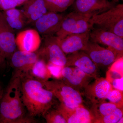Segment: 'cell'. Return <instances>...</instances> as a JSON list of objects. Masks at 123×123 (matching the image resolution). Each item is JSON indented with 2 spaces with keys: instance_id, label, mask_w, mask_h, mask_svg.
Here are the masks:
<instances>
[{
  "instance_id": "f546056e",
  "label": "cell",
  "mask_w": 123,
  "mask_h": 123,
  "mask_svg": "<svg viewBox=\"0 0 123 123\" xmlns=\"http://www.w3.org/2000/svg\"><path fill=\"white\" fill-rule=\"evenodd\" d=\"M0 1L1 6L5 10L14 8L18 6L15 0H0Z\"/></svg>"
},
{
  "instance_id": "e0dca14e",
  "label": "cell",
  "mask_w": 123,
  "mask_h": 123,
  "mask_svg": "<svg viewBox=\"0 0 123 123\" xmlns=\"http://www.w3.org/2000/svg\"><path fill=\"white\" fill-rule=\"evenodd\" d=\"M89 32L69 35L60 39L57 38L64 53L67 55L82 50L89 40Z\"/></svg>"
},
{
  "instance_id": "9a60e30c",
  "label": "cell",
  "mask_w": 123,
  "mask_h": 123,
  "mask_svg": "<svg viewBox=\"0 0 123 123\" xmlns=\"http://www.w3.org/2000/svg\"><path fill=\"white\" fill-rule=\"evenodd\" d=\"M64 15L48 11L35 21V26L40 34L47 36H52L59 31Z\"/></svg>"
},
{
  "instance_id": "d590c367",
  "label": "cell",
  "mask_w": 123,
  "mask_h": 123,
  "mask_svg": "<svg viewBox=\"0 0 123 123\" xmlns=\"http://www.w3.org/2000/svg\"><path fill=\"white\" fill-rule=\"evenodd\" d=\"M108 0L112 1L117 3V2H119V0Z\"/></svg>"
},
{
  "instance_id": "52a82bcc",
  "label": "cell",
  "mask_w": 123,
  "mask_h": 123,
  "mask_svg": "<svg viewBox=\"0 0 123 123\" xmlns=\"http://www.w3.org/2000/svg\"><path fill=\"white\" fill-rule=\"evenodd\" d=\"M90 40L92 42L107 46L119 57L123 56V38L112 32L98 28L90 31Z\"/></svg>"
},
{
  "instance_id": "d6a6232c",
  "label": "cell",
  "mask_w": 123,
  "mask_h": 123,
  "mask_svg": "<svg viewBox=\"0 0 123 123\" xmlns=\"http://www.w3.org/2000/svg\"><path fill=\"white\" fill-rule=\"evenodd\" d=\"M3 95V90H2L1 85L0 84V103L1 99H2Z\"/></svg>"
},
{
  "instance_id": "7402d4cb",
  "label": "cell",
  "mask_w": 123,
  "mask_h": 123,
  "mask_svg": "<svg viewBox=\"0 0 123 123\" xmlns=\"http://www.w3.org/2000/svg\"><path fill=\"white\" fill-rule=\"evenodd\" d=\"M48 11L62 12L73 5L75 0H43Z\"/></svg>"
},
{
  "instance_id": "ffe728a7",
  "label": "cell",
  "mask_w": 123,
  "mask_h": 123,
  "mask_svg": "<svg viewBox=\"0 0 123 123\" xmlns=\"http://www.w3.org/2000/svg\"><path fill=\"white\" fill-rule=\"evenodd\" d=\"M26 76L33 78L42 82L52 78L47 67V62L40 57L33 64Z\"/></svg>"
},
{
  "instance_id": "ac0fdd59",
  "label": "cell",
  "mask_w": 123,
  "mask_h": 123,
  "mask_svg": "<svg viewBox=\"0 0 123 123\" xmlns=\"http://www.w3.org/2000/svg\"><path fill=\"white\" fill-rule=\"evenodd\" d=\"M15 42L20 50L35 52L39 48L41 39L37 30L29 29L18 33L15 38Z\"/></svg>"
},
{
  "instance_id": "7c38bea8",
  "label": "cell",
  "mask_w": 123,
  "mask_h": 123,
  "mask_svg": "<svg viewBox=\"0 0 123 123\" xmlns=\"http://www.w3.org/2000/svg\"><path fill=\"white\" fill-rule=\"evenodd\" d=\"M62 75V79L66 84L80 92L83 91L92 79H94L82 70L72 66H64Z\"/></svg>"
},
{
  "instance_id": "5bb4252c",
  "label": "cell",
  "mask_w": 123,
  "mask_h": 123,
  "mask_svg": "<svg viewBox=\"0 0 123 123\" xmlns=\"http://www.w3.org/2000/svg\"><path fill=\"white\" fill-rule=\"evenodd\" d=\"M0 46L6 59L10 58L17 46L13 29L10 26L4 13H0Z\"/></svg>"
},
{
  "instance_id": "e575fe53",
  "label": "cell",
  "mask_w": 123,
  "mask_h": 123,
  "mask_svg": "<svg viewBox=\"0 0 123 123\" xmlns=\"http://www.w3.org/2000/svg\"><path fill=\"white\" fill-rule=\"evenodd\" d=\"M123 117H122L120 119V120H119L118 121V123H123Z\"/></svg>"
},
{
  "instance_id": "484cf974",
  "label": "cell",
  "mask_w": 123,
  "mask_h": 123,
  "mask_svg": "<svg viewBox=\"0 0 123 123\" xmlns=\"http://www.w3.org/2000/svg\"><path fill=\"white\" fill-rule=\"evenodd\" d=\"M47 67L52 78L56 79H62V71L64 67L54 64L50 62L47 63Z\"/></svg>"
},
{
  "instance_id": "4dcf8cb0",
  "label": "cell",
  "mask_w": 123,
  "mask_h": 123,
  "mask_svg": "<svg viewBox=\"0 0 123 123\" xmlns=\"http://www.w3.org/2000/svg\"><path fill=\"white\" fill-rule=\"evenodd\" d=\"M111 84L113 89L123 91V77L114 79Z\"/></svg>"
},
{
  "instance_id": "8fae6325",
  "label": "cell",
  "mask_w": 123,
  "mask_h": 123,
  "mask_svg": "<svg viewBox=\"0 0 123 123\" xmlns=\"http://www.w3.org/2000/svg\"><path fill=\"white\" fill-rule=\"evenodd\" d=\"M66 57L65 66L77 68L94 79L100 77L99 69L84 51L76 52L67 55Z\"/></svg>"
},
{
  "instance_id": "8d00e7d4",
  "label": "cell",
  "mask_w": 123,
  "mask_h": 123,
  "mask_svg": "<svg viewBox=\"0 0 123 123\" xmlns=\"http://www.w3.org/2000/svg\"><path fill=\"white\" fill-rule=\"evenodd\" d=\"M1 5V1H0V5Z\"/></svg>"
},
{
  "instance_id": "4316f807",
  "label": "cell",
  "mask_w": 123,
  "mask_h": 123,
  "mask_svg": "<svg viewBox=\"0 0 123 123\" xmlns=\"http://www.w3.org/2000/svg\"><path fill=\"white\" fill-rule=\"evenodd\" d=\"M4 15L8 24L12 29L20 30L24 26L25 24L24 20L18 18L6 16L4 14Z\"/></svg>"
},
{
  "instance_id": "9c48e42d",
  "label": "cell",
  "mask_w": 123,
  "mask_h": 123,
  "mask_svg": "<svg viewBox=\"0 0 123 123\" xmlns=\"http://www.w3.org/2000/svg\"><path fill=\"white\" fill-rule=\"evenodd\" d=\"M36 52L19 50L14 52L10 57L11 65L15 69L14 75L21 78L27 76L31 67L40 57L39 52Z\"/></svg>"
},
{
  "instance_id": "d6986e66",
  "label": "cell",
  "mask_w": 123,
  "mask_h": 123,
  "mask_svg": "<svg viewBox=\"0 0 123 123\" xmlns=\"http://www.w3.org/2000/svg\"><path fill=\"white\" fill-rule=\"evenodd\" d=\"M30 21H36L48 11L43 0H31L27 3L22 11Z\"/></svg>"
},
{
  "instance_id": "83f0119b",
  "label": "cell",
  "mask_w": 123,
  "mask_h": 123,
  "mask_svg": "<svg viewBox=\"0 0 123 123\" xmlns=\"http://www.w3.org/2000/svg\"><path fill=\"white\" fill-rule=\"evenodd\" d=\"M123 56L118 58L111 65L108 69L113 70L123 75Z\"/></svg>"
},
{
  "instance_id": "2e32d148",
  "label": "cell",
  "mask_w": 123,
  "mask_h": 123,
  "mask_svg": "<svg viewBox=\"0 0 123 123\" xmlns=\"http://www.w3.org/2000/svg\"><path fill=\"white\" fill-rule=\"evenodd\" d=\"M67 123H94V118L90 110L82 105L73 108H68L60 103L56 105Z\"/></svg>"
},
{
  "instance_id": "8992f818",
  "label": "cell",
  "mask_w": 123,
  "mask_h": 123,
  "mask_svg": "<svg viewBox=\"0 0 123 123\" xmlns=\"http://www.w3.org/2000/svg\"><path fill=\"white\" fill-rule=\"evenodd\" d=\"M82 51L89 56L99 70L100 68L108 69L115 61L119 58L113 51L90 40Z\"/></svg>"
},
{
  "instance_id": "4fadbf2b",
  "label": "cell",
  "mask_w": 123,
  "mask_h": 123,
  "mask_svg": "<svg viewBox=\"0 0 123 123\" xmlns=\"http://www.w3.org/2000/svg\"><path fill=\"white\" fill-rule=\"evenodd\" d=\"M116 3L108 0H75L73 5L74 11L92 17L108 10Z\"/></svg>"
},
{
  "instance_id": "f1b7e54d",
  "label": "cell",
  "mask_w": 123,
  "mask_h": 123,
  "mask_svg": "<svg viewBox=\"0 0 123 123\" xmlns=\"http://www.w3.org/2000/svg\"><path fill=\"white\" fill-rule=\"evenodd\" d=\"M4 14L6 16L18 18L23 20H24V18H25L22 11H21L14 8L7 10Z\"/></svg>"
},
{
  "instance_id": "3957f363",
  "label": "cell",
  "mask_w": 123,
  "mask_h": 123,
  "mask_svg": "<svg viewBox=\"0 0 123 123\" xmlns=\"http://www.w3.org/2000/svg\"><path fill=\"white\" fill-rule=\"evenodd\" d=\"M44 88L53 93L61 103L73 109L82 104L80 92L68 85L62 79L53 78L42 82Z\"/></svg>"
},
{
  "instance_id": "6da1fadb",
  "label": "cell",
  "mask_w": 123,
  "mask_h": 123,
  "mask_svg": "<svg viewBox=\"0 0 123 123\" xmlns=\"http://www.w3.org/2000/svg\"><path fill=\"white\" fill-rule=\"evenodd\" d=\"M21 78L23 103L29 116L43 117L56 105V98L42 82L30 77Z\"/></svg>"
},
{
  "instance_id": "1f68e13d",
  "label": "cell",
  "mask_w": 123,
  "mask_h": 123,
  "mask_svg": "<svg viewBox=\"0 0 123 123\" xmlns=\"http://www.w3.org/2000/svg\"><path fill=\"white\" fill-rule=\"evenodd\" d=\"M6 60V58L0 46V67L4 66Z\"/></svg>"
},
{
  "instance_id": "277c9868",
  "label": "cell",
  "mask_w": 123,
  "mask_h": 123,
  "mask_svg": "<svg viewBox=\"0 0 123 123\" xmlns=\"http://www.w3.org/2000/svg\"><path fill=\"white\" fill-rule=\"evenodd\" d=\"M90 22L99 28L123 38V5H116L103 12L93 15Z\"/></svg>"
},
{
  "instance_id": "603a6c76",
  "label": "cell",
  "mask_w": 123,
  "mask_h": 123,
  "mask_svg": "<svg viewBox=\"0 0 123 123\" xmlns=\"http://www.w3.org/2000/svg\"><path fill=\"white\" fill-rule=\"evenodd\" d=\"M51 108L46 112L43 117L47 123H67L59 110L56 107Z\"/></svg>"
},
{
  "instance_id": "836d02e7",
  "label": "cell",
  "mask_w": 123,
  "mask_h": 123,
  "mask_svg": "<svg viewBox=\"0 0 123 123\" xmlns=\"http://www.w3.org/2000/svg\"><path fill=\"white\" fill-rule=\"evenodd\" d=\"M15 0L17 2L18 6H19L25 2L27 0Z\"/></svg>"
},
{
  "instance_id": "cb8c5ba5",
  "label": "cell",
  "mask_w": 123,
  "mask_h": 123,
  "mask_svg": "<svg viewBox=\"0 0 123 123\" xmlns=\"http://www.w3.org/2000/svg\"><path fill=\"white\" fill-rule=\"evenodd\" d=\"M123 107H117L110 114L103 117L96 123H117L123 117Z\"/></svg>"
},
{
  "instance_id": "44dd1931",
  "label": "cell",
  "mask_w": 123,
  "mask_h": 123,
  "mask_svg": "<svg viewBox=\"0 0 123 123\" xmlns=\"http://www.w3.org/2000/svg\"><path fill=\"white\" fill-rule=\"evenodd\" d=\"M117 107H119L114 104L105 101L92 105L90 111L94 117V123L110 114Z\"/></svg>"
},
{
  "instance_id": "30bf717a",
  "label": "cell",
  "mask_w": 123,
  "mask_h": 123,
  "mask_svg": "<svg viewBox=\"0 0 123 123\" xmlns=\"http://www.w3.org/2000/svg\"><path fill=\"white\" fill-rule=\"evenodd\" d=\"M45 40L44 48L39 52L47 63L64 67L67 63L66 55L60 47L57 37L48 36Z\"/></svg>"
},
{
  "instance_id": "d4e9b609",
  "label": "cell",
  "mask_w": 123,
  "mask_h": 123,
  "mask_svg": "<svg viewBox=\"0 0 123 123\" xmlns=\"http://www.w3.org/2000/svg\"><path fill=\"white\" fill-rule=\"evenodd\" d=\"M123 91L112 88L108 94L105 100L108 99L110 102L114 104L119 107H123Z\"/></svg>"
},
{
  "instance_id": "ba28073f",
  "label": "cell",
  "mask_w": 123,
  "mask_h": 123,
  "mask_svg": "<svg viewBox=\"0 0 123 123\" xmlns=\"http://www.w3.org/2000/svg\"><path fill=\"white\" fill-rule=\"evenodd\" d=\"M112 88L106 78L99 77L91 82L83 92L86 98L92 105L105 101L108 94Z\"/></svg>"
},
{
  "instance_id": "7a4b0ae2",
  "label": "cell",
  "mask_w": 123,
  "mask_h": 123,
  "mask_svg": "<svg viewBox=\"0 0 123 123\" xmlns=\"http://www.w3.org/2000/svg\"><path fill=\"white\" fill-rule=\"evenodd\" d=\"M27 116L22 98L21 78L13 75L0 103V123H36Z\"/></svg>"
},
{
  "instance_id": "5b68a950",
  "label": "cell",
  "mask_w": 123,
  "mask_h": 123,
  "mask_svg": "<svg viewBox=\"0 0 123 123\" xmlns=\"http://www.w3.org/2000/svg\"><path fill=\"white\" fill-rule=\"evenodd\" d=\"M91 17L75 11L64 15L56 37L60 39L69 35L89 32L93 26L90 22Z\"/></svg>"
}]
</instances>
